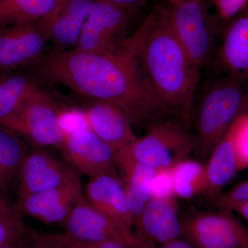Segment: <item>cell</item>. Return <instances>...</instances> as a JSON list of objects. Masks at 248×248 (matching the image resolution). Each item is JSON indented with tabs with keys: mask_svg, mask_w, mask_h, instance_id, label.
<instances>
[{
	"mask_svg": "<svg viewBox=\"0 0 248 248\" xmlns=\"http://www.w3.org/2000/svg\"><path fill=\"white\" fill-rule=\"evenodd\" d=\"M131 15L107 0H94L85 23L77 50L112 51L120 48L126 37Z\"/></svg>",
	"mask_w": 248,
	"mask_h": 248,
	"instance_id": "9c48e42d",
	"label": "cell"
},
{
	"mask_svg": "<svg viewBox=\"0 0 248 248\" xmlns=\"http://www.w3.org/2000/svg\"><path fill=\"white\" fill-rule=\"evenodd\" d=\"M0 1H1V0H0Z\"/></svg>",
	"mask_w": 248,
	"mask_h": 248,
	"instance_id": "8d00e7d4",
	"label": "cell"
},
{
	"mask_svg": "<svg viewBox=\"0 0 248 248\" xmlns=\"http://www.w3.org/2000/svg\"><path fill=\"white\" fill-rule=\"evenodd\" d=\"M38 234L35 232H33L21 239L15 240L14 241L3 245L0 246V248H29Z\"/></svg>",
	"mask_w": 248,
	"mask_h": 248,
	"instance_id": "d6a6232c",
	"label": "cell"
},
{
	"mask_svg": "<svg viewBox=\"0 0 248 248\" xmlns=\"http://www.w3.org/2000/svg\"><path fill=\"white\" fill-rule=\"evenodd\" d=\"M33 232L26 226L23 217L16 208L0 215V246L21 239Z\"/></svg>",
	"mask_w": 248,
	"mask_h": 248,
	"instance_id": "484cf974",
	"label": "cell"
},
{
	"mask_svg": "<svg viewBox=\"0 0 248 248\" xmlns=\"http://www.w3.org/2000/svg\"><path fill=\"white\" fill-rule=\"evenodd\" d=\"M182 239L194 248H248V228L233 212L187 210L181 217Z\"/></svg>",
	"mask_w": 248,
	"mask_h": 248,
	"instance_id": "5b68a950",
	"label": "cell"
},
{
	"mask_svg": "<svg viewBox=\"0 0 248 248\" xmlns=\"http://www.w3.org/2000/svg\"><path fill=\"white\" fill-rule=\"evenodd\" d=\"M35 66L41 79L110 103L133 124H151L165 112L147 84L132 37L112 51L55 50Z\"/></svg>",
	"mask_w": 248,
	"mask_h": 248,
	"instance_id": "6da1fadb",
	"label": "cell"
},
{
	"mask_svg": "<svg viewBox=\"0 0 248 248\" xmlns=\"http://www.w3.org/2000/svg\"><path fill=\"white\" fill-rule=\"evenodd\" d=\"M205 169L207 181L205 193L212 199L221 193V189L239 172L234 145L227 131L210 153Z\"/></svg>",
	"mask_w": 248,
	"mask_h": 248,
	"instance_id": "ffe728a7",
	"label": "cell"
},
{
	"mask_svg": "<svg viewBox=\"0 0 248 248\" xmlns=\"http://www.w3.org/2000/svg\"><path fill=\"white\" fill-rule=\"evenodd\" d=\"M203 1H204V0H203Z\"/></svg>",
	"mask_w": 248,
	"mask_h": 248,
	"instance_id": "74e56055",
	"label": "cell"
},
{
	"mask_svg": "<svg viewBox=\"0 0 248 248\" xmlns=\"http://www.w3.org/2000/svg\"><path fill=\"white\" fill-rule=\"evenodd\" d=\"M66 234L84 242L114 241L129 248H156L132 230L121 226L93 207L84 196L76 204L63 225Z\"/></svg>",
	"mask_w": 248,
	"mask_h": 248,
	"instance_id": "ba28073f",
	"label": "cell"
},
{
	"mask_svg": "<svg viewBox=\"0 0 248 248\" xmlns=\"http://www.w3.org/2000/svg\"><path fill=\"white\" fill-rule=\"evenodd\" d=\"M48 40L39 20L0 28V75L35 66Z\"/></svg>",
	"mask_w": 248,
	"mask_h": 248,
	"instance_id": "30bf717a",
	"label": "cell"
},
{
	"mask_svg": "<svg viewBox=\"0 0 248 248\" xmlns=\"http://www.w3.org/2000/svg\"><path fill=\"white\" fill-rule=\"evenodd\" d=\"M63 0H1L0 24L13 26L36 22L50 14Z\"/></svg>",
	"mask_w": 248,
	"mask_h": 248,
	"instance_id": "603a6c76",
	"label": "cell"
},
{
	"mask_svg": "<svg viewBox=\"0 0 248 248\" xmlns=\"http://www.w3.org/2000/svg\"><path fill=\"white\" fill-rule=\"evenodd\" d=\"M79 178L76 171L45 148L28 151L17 184L19 199L55 188Z\"/></svg>",
	"mask_w": 248,
	"mask_h": 248,
	"instance_id": "8fae6325",
	"label": "cell"
},
{
	"mask_svg": "<svg viewBox=\"0 0 248 248\" xmlns=\"http://www.w3.org/2000/svg\"><path fill=\"white\" fill-rule=\"evenodd\" d=\"M171 169L156 170L151 182L152 199H171L176 197L173 189Z\"/></svg>",
	"mask_w": 248,
	"mask_h": 248,
	"instance_id": "4316f807",
	"label": "cell"
},
{
	"mask_svg": "<svg viewBox=\"0 0 248 248\" xmlns=\"http://www.w3.org/2000/svg\"><path fill=\"white\" fill-rule=\"evenodd\" d=\"M231 22L220 48V63L226 76L248 89V4Z\"/></svg>",
	"mask_w": 248,
	"mask_h": 248,
	"instance_id": "e0dca14e",
	"label": "cell"
},
{
	"mask_svg": "<svg viewBox=\"0 0 248 248\" xmlns=\"http://www.w3.org/2000/svg\"><path fill=\"white\" fill-rule=\"evenodd\" d=\"M94 0H63L50 14L39 20L58 50L76 46Z\"/></svg>",
	"mask_w": 248,
	"mask_h": 248,
	"instance_id": "2e32d148",
	"label": "cell"
},
{
	"mask_svg": "<svg viewBox=\"0 0 248 248\" xmlns=\"http://www.w3.org/2000/svg\"><path fill=\"white\" fill-rule=\"evenodd\" d=\"M139 63L156 101L186 124L192 117L200 69L173 31L169 6H156L132 36Z\"/></svg>",
	"mask_w": 248,
	"mask_h": 248,
	"instance_id": "7a4b0ae2",
	"label": "cell"
},
{
	"mask_svg": "<svg viewBox=\"0 0 248 248\" xmlns=\"http://www.w3.org/2000/svg\"><path fill=\"white\" fill-rule=\"evenodd\" d=\"M161 248H194L187 241L183 239L175 240L161 246Z\"/></svg>",
	"mask_w": 248,
	"mask_h": 248,
	"instance_id": "d590c367",
	"label": "cell"
},
{
	"mask_svg": "<svg viewBox=\"0 0 248 248\" xmlns=\"http://www.w3.org/2000/svg\"><path fill=\"white\" fill-rule=\"evenodd\" d=\"M15 208V203H13L8 197L7 193L0 190V215L11 211Z\"/></svg>",
	"mask_w": 248,
	"mask_h": 248,
	"instance_id": "836d02e7",
	"label": "cell"
},
{
	"mask_svg": "<svg viewBox=\"0 0 248 248\" xmlns=\"http://www.w3.org/2000/svg\"><path fill=\"white\" fill-rule=\"evenodd\" d=\"M227 133L234 145L239 172L248 169V112L238 116Z\"/></svg>",
	"mask_w": 248,
	"mask_h": 248,
	"instance_id": "d4e9b609",
	"label": "cell"
},
{
	"mask_svg": "<svg viewBox=\"0 0 248 248\" xmlns=\"http://www.w3.org/2000/svg\"><path fill=\"white\" fill-rule=\"evenodd\" d=\"M79 178L55 188L18 199L15 208L22 217L47 225H64L76 204L83 197Z\"/></svg>",
	"mask_w": 248,
	"mask_h": 248,
	"instance_id": "4fadbf2b",
	"label": "cell"
},
{
	"mask_svg": "<svg viewBox=\"0 0 248 248\" xmlns=\"http://www.w3.org/2000/svg\"><path fill=\"white\" fill-rule=\"evenodd\" d=\"M116 166L123 174L125 200L135 224L152 199L151 182L156 170L122 160L116 161Z\"/></svg>",
	"mask_w": 248,
	"mask_h": 248,
	"instance_id": "d6986e66",
	"label": "cell"
},
{
	"mask_svg": "<svg viewBox=\"0 0 248 248\" xmlns=\"http://www.w3.org/2000/svg\"><path fill=\"white\" fill-rule=\"evenodd\" d=\"M219 209H226L235 203H248V179L236 184L213 199Z\"/></svg>",
	"mask_w": 248,
	"mask_h": 248,
	"instance_id": "83f0119b",
	"label": "cell"
},
{
	"mask_svg": "<svg viewBox=\"0 0 248 248\" xmlns=\"http://www.w3.org/2000/svg\"><path fill=\"white\" fill-rule=\"evenodd\" d=\"M174 193L177 199L190 200L206 190L205 166L189 159L178 163L171 169Z\"/></svg>",
	"mask_w": 248,
	"mask_h": 248,
	"instance_id": "cb8c5ba5",
	"label": "cell"
},
{
	"mask_svg": "<svg viewBox=\"0 0 248 248\" xmlns=\"http://www.w3.org/2000/svg\"><path fill=\"white\" fill-rule=\"evenodd\" d=\"M39 88L37 81L25 73L0 75V125L14 117Z\"/></svg>",
	"mask_w": 248,
	"mask_h": 248,
	"instance_id": "44dd1931",
	"label": "cell"
},
{
	"mask_svg": "<svg viewBox=\"0 0 248 248\" xmlns=\"http://www.w3.org/2000/svg\"><path fill=\"white\" fill-rule=\"evenodd\" d=\"M67 240L66 233L38 234L29 248H66Z\"/></svg>",
	"mask_w": 248,
	"mask_h": 248,
	"instance_id": "f546056e",
	"label": "cell"
},
{
	"mask_svg": "<svg viewBox=\"0 0 248 248\" xmlns=\"http://www.w3.org/2000/svg\"><path fill=\"white\" fill-rule=\"evenodd\" d=\"M68 235V234H67ZM66 248H129L120 243L114 241L104 242H84L78 241L68 235Z\"/></svg>",
	"mask_w": 248,
	"mask_h": 248,
	"instance_id": "4dcf8cb0",
	"label": "cell"
},
{
	"mask_svg": "<svg viewBox=\"0 0 248 248\" xmlns=\"http://www.w3.org/2000/svg\"><path fill=\"white\" fill-rule=\"evenodd\" d=\"M60 150L73 169L89 177L117 174L115 153L90 126L66 134Z\"/></svg>",
	"mask_w": 248,
	"mask_h": 248,
	"instance_id": "7c38bea8",
	"label": "cell"
},
{
	"mask_svg": "<svg viewBox=\"0 0 248 248\" xmlns=\"http://www.w3.org/2000/svg\"><path fill=\"white\" fill-rule=\"evenodd\" d=\"M177 198L151 199L135 223L137 234L143 241L161 246L182 239Z\"/></svg>",
	"mask_w": 248,
	"mask_h": 248,
	"instance_id": "9a60e30c",
	"label": "cell"
},
{
	"mask_svg": "<svg viewBox=\"0 0 248 248\" xmlns=\"http://www.w3.org/2000/svg\"><path fill=\"white\" fill-rule=\"evenodd\" d=\"M86 197L93 207L121 226L130 230L135 226L125 200L124 185L117 174H104L89 177Z\"/></svg>",
	"mask_w": 248,
	"mask_h": 248,
	"instance_id": "ac0fdd59",
	"label": "cell"
},
{
	"mask_svg": "<svg viewBox=\"0 0 248 248\" xmlns=\"http://www.w3.org/2000/svg\"><path fill=\"white\" fill-rule=\"evenodd\" d=\"M248 112V89L225 76L205 90L195 115V147L208 156L235 119Z\"/></svg>",
	"mask_w": 248,
	"mask_h": 248,
	"instance_id": "3957f363",
	"label": "cell"
},
{
	"mask_svg": "<svg viewBox=\"0 0 248 248\" xmlns=\"http://www.w3.org/2000/svg\"><path fill=\"white\" fill-rule=\"evenodd\" d=\"M107 1L133 16V14L138 12L142 6L146 4L148 0H107Z\"/></svg>",
	"mask_w": 248,
	"mask_h": 248,
	"instance_id": "1f68e13d",
	"label": "cell"
},
{
	"mask_svg": "<svg viewBox=\"0 0 248 248\" xmlns=\"http://www.w3.org/2000/svg\"><path fill=\"white\" fill-rule=\"evenodd\" d=\"M60 109L48 93L39 88L22 108L1 125L24 137L35 148H60L64 139L59 124Z\"/></svg>",
	"mask_w": 248,
	"mask_h": 248,
	"instance_id": "8992f818",
	"label": "cell"
},
{
	"mask_svg": "<svg viewBox=\"0 0 248 248\" xmlns=\"http://www.w3.org/2000/svg\"><path fill=\"white\" fill-rule=\"evenodd\" d=\"M90 128L115 154L124 151L138 137L130 117L120 108L104 101L89 99L83 109Z\"/></svg>",
	"mask_w": 248,
	"mask_h": 248,
	"instance_id": "5bb4252c",
	"label": "cell"
},
{
	"mask_svg": "<svg viewBox=\"0 0 248 248\" xmlns=\"http://www.w3.org/2000/svg\"><path fill=\"white\" fill-rule=\"evenodd\" d=\"M173 31L191 61L201 68L213 50L214 33L203 0H169Z\"/></svg>",
	"mask_w": 248,
	"mask_h": 248,
	"instance_id": "52a82bcc",
	"label": "cell"
},
{
	"mask_svg": "<svg viewBox=\"0 0 248 248\" xmlns=\"http://www.w3.org/2000/svg\"><path fill=\"white\" fill-rule=\"evenodd\" d=\"M184 124L167 120L153 122L143 137L115 155V161H132L154 170L171 169L188 159L195 147V138Z\"/></svg>",
	"mask_w": 248,
	"mask_h": 248,
	"instance_id": "277c9868",
	"label": "cell"
},
{
	"mask_svg": "<svg viewBox=\"0 0 248 248\" xmlns=\"http://www.w3.org/2000/svg\"><path fill=\"white\" fill-rule=\"evenodd\" d=\"M28 150L19 135L0 125V190L7 193L15 183Z\"/></svg>",
	"mask_w": 248,
	"mask_h": 248,
	"instance_id": "7402d4cb",
	"label": "cell"
},
{
	"mask_svg": "<svg viewBox=\"0 0 248 248\" xmlns=\"http://www.w3.org/2000/svg\"><path fill=\"white\" fill-rule=\"evenodd\" d=\"M224 210H230L233 213L239 214L248 221V203L233 204Z\"/></svg>",
	"mask_w": 248,
	"mask_h": 248,
	"instance_id": "e575fe53",
	"label": "cell"
},
{
	"mask_svg": "<svg viewBox=\"0 0 248 248\" xmlns=\"http://www.w3.org/2000/svg\"><path fill=\"white\" fill-rule=\"evenodd\" d=\"M218 16L225 21H231L248 6V0H215Z\"/></svg>",
	"mask_w": 248,
	"mask_h": 248,
	"instance_id": "f1b7e54d",
	"label": "cell"
}]
</instances>
